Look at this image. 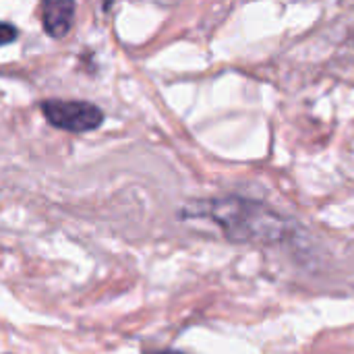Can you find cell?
<instances>
[{
	"mask_svg": "<svg viewBox=\"0 0 354 354\" xmlns=\"http://www.w3.org/2000/svg\"><path fill=\"white\" fill-rule=\"evenodd\" d=\"M183 218H203L222 228L224 236L241 245H278L292 234L290 222L270 205L245 197H216L193 201Z\"/></svg>",
	"mask_w": 354,
	"mask_h": 354,
	"instance_id": "6da1fadb",
	"label": "cell"
},
{
	"mask_svg": "<svg viewBox=\"0 0 354 354\" xmlns=\"http://www.w3.org/2000/svg\"><path fill=\"white\" fill-rule=\"evenodd\" d=\"M46 120L68 133H87L104 122V112L83 100H48L41 104Z\"/></svg>",
	"mask_w": 354,
	"mask_h": 354,
	"instance_id": "7a4b0ae2",
	"label": "cell"
},
{
	"mask_svg": "<svg viewBox=\"0 0 354 354\" xmlns=\"http://www.w3.org/2000/svg\"><path fill=\"white\" fill-rule=\"evenodd\" d=\"M73 17H75V4L73 2H44L41 4L44 31L54 39H60L71 31Z\"/></svg>",
	"mask_w": 354,
	"mask_h": 354,
	"instance_id": "3957f363",
	"label": "cell"
},
{
	"mask_svg": "<svg viewBox=\"0 0 354 354\" xmlns=\"http://www.w3.org/2000/svg\"><path fill=\"white\" fill-rule=\"evenodd\" d=\"M17 35H19V31H17V27H15V25L0 21V46H6V44L15 41V39H17Z\"/></svg>",
	"mask_w": 354,
	"mask_h": 354,
	"instance_id": "277c9868",
	"label": "cell"
},
{
	"mask_svg": "<svg viewBox=\"0 0 354 354\" xmlns=\"http://www.w3.org/2000/svg\"><path fill=\"white\" fill-rule=\"evenodd\" d=\"M158 354H185V353H178V351H164V353H158Z\"/></svg>",
	"mask_w": 354,
	"mask_h": 354,
	"instance_id": "5b68a950",
	"label": "cell"
}]
</instances>
